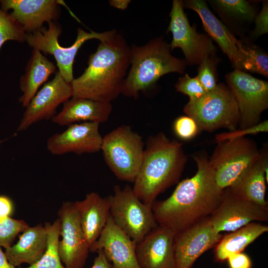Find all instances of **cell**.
Wrapping results in <instances>:
<instances>
[{"label":"cell","instance_id":"obj_1","mask_svg":"<svg viewBox=\"0 0 268 268\" xmlns=\"http://www.w3.org/2000/svg\"><path fill=\"white\" fill-rule=\"evenodd\" d=\"M197 170L180 182L167 199L155 201L152 210L158 226L175 234L210 216L220 204L224 190L220 189L206 154L194 156Z\"/></svg>","mask_w":268,"mask_h":268},{"label":"cell","instance_id":"obj_2","mask_svg":"<svg viewBox=\"0 0 268 268\" xmlns=\"http://www.w3.org/2000/svg\"><path fill=\"white\" fill-rule=\"evenodd\" d=\"M131 60V48L117 31L100 41L84 71L71 82L72 97L111 103L121 94Z\"/></svg>","mask_w":268,"mask_h":268},{"label":"cell","instance_id":"obj_3","mask_svg":"<svg viewBox=\"0 0 268 268\" xmlns=\"http://www.w3.org/2000/svg\"><path fill=\"white\" fill-rule=\"evenodd\" d=\"M133 191L143 203L152 205L157 197L179 180L187 157L182 142L163 133L147 139Z\"/></svg>","mask_w":268,"mask_h":268},{"label":"cell","instance_id":"obj_4","mask_svg":"<svg viewBox=\"0 0 268 268\" xmlns=\"http://www.w3.org/2000/svg\"><path fill=\"white\" fill-rule=\"evenodd\" d=\"M131 67L121 94L136 98L139 93L153 85L163 75L184 73L186 62L174 57L170 45L162 37L153 39L142 46L131 47Z\"/></svg>","mask_w":268,"mask_h":268},{"label":"cell","instance_id":"obj_5","mask_svg":"<svg viewBox=\"0 0 268 268\" xmlns=\"http://www.w3.org/2000/svg\"><path fill=\"white\" fill-rule=\"evenodd\" d=\"M196 122L200 131L213 132L220 128L236 129L240 115L236 100L223 83L206 92L200 98L189 100L183 109Z\"/></svg>","mask_w":268,"mask_h":268},{"label":"cell","instance_id":"obj_6","mask_svg":"<svg viewBox=\"0 0 268 268\" xmlns=\"http://www.w3.org/2000/svg\"><path fill=\"white\" fill-rule=\"evenodd\" d=\"M144 145L138 134L130 126L122 125L103 137L101 150L115 176L133 183L142 163Z\"/></svg>","mask_w":268,"mask_h":268},{"label":"cell","instance_id":"obj_7","mask_svg":"<svg viewBox=\"0 0 268 268\" xmlns=\"http://www.w3.org/2000/svg\"><path fill=\"white\" fill-rule=\"evenodd\" d=\"M48 24V28L42 27L34 32L26 33L25 41L33 49L53 56L58 71L67 82L70 83L74 78L73 75L74 59L84 43L92 39L100 41L105 40L116 32L115 30H112L101 33L92 30L88 32L78 28L74 43L69 47H64L59 42V38L62 31L60 25L55 21H51Z\"/></svg>","mask_w":268,"mask_h":268},{"label":"cell","instance_id":"obj_8","mask_svg":"<svg viewBox=\"0 0 268 268\" xmlns=\"http://www.w3.org/2000/svg\"><path fill=\"white\" fill-rule=\"evenodd\" d=\"M260 154L254 141L246 137L217 143L208 160L218 187L225 190L233 185Z\"/></svg>","mask_w":268,"mask_h":268},{"label":"cell","instance_id":"obj_9","mask_svg":"<svg viewBox=\"0 0 268 268\" xmlns=\"http://www.w3.org/2000/svg\"><path fill=\"white\" fill-rule=\"evenodd\" d=\"M107 199L112 219L136 243L158 226L151 205L142 202L129 185L123 188L119 185L115 186L113 195Z\"/></svg>","mask_w":268,"mask_h":268},{"label":"cell","instance_id":"obj_10","mask_svg":"<svg viewBox=\"0 0 268 268\" xmlns=\"http://www.w3.org/2000/svg\"><path fill=\"white\" fill-rule=\"evenodd\" d=\"M226 80L239 109L240 128L259 124L268 107V82L236 69L226 74Z\"/></svg>","mask_w":268,"mask_h":268},{"label":"cell","instance_id":"obj_11","mask_svg":"<svg viewBox=\"0 0 268 268\" xmlns=\"http://www.w3.org/2000/svg\"><path fill=\"white\" fill-rule=\"evenodd\" d=\"M170 21L167 31L172 34L170 47L172 50H182L186 63L199 65L204 59L215 55L217 50L210 38L198 32L191 26L184 10L183 1L174 0L170 13Z\"/></svg>","mask_w":268,"mask_h":268},{"label":"cell","instance_id":"obj_12","mask_svg":"<svg viewBox=\"0 0 268 268\" xmlns=\"http://www.w3.org/2000/svg\"><path fill=\"white\" fill-rule=\"evenodd\" d=\"M61 221L58 250L66 268H83L89 247L84 236L74 202H64L58 213Z\"/></svg>","mask_w":268,"mask_h":268},{"label":"cell","instance_id":"obj_13","mask_svg":"<svg viewBox=\"0 0 268 268\" xmlns=\"http://www.w3.org/2000/svg\"><path fill=\"white\" fill-rule=\"evenodd\" d=\"M72 96L70 83L58 71L54 78L44 84L32 98L20 120L18 132L27 130L41 121L52 119L58 107Z\"/></svg>","mask_w":268,"mask_h":268},{"label":"cell","instance_id":"obj_14","mask_svg":"<svg viewBox=\"0 0 268 268\" xmlns=\"http://www.w3.org/2000/svg\"><path fill=\"white\" fill-rule=\"evenodd\" d=\"M209 218L218 233L232 232L253 222L268 221V208L240 198L227 188L220 204Z\"/></svg>","mask_w":268,"mask_h":268},{"label":"cell","instance_id":"obj_15","mask_svg":"<svg viewBox=\"0 0 268 268\" xmlns=\"http://www.w3.org/2000/svg\"><path fill=\"white\" fill-rule=\"evenodd\" d=\"M222 237L212 225L209 217L175 235L176 268H191L205 252L217 245Z\"/></svg>","mask_w":268,"mask_h":268},{"label":"cell","instance_id":"obj_16","mask_svg":"<svg viewBox=\"0 0 268 268\" xmlns=\"http://www.w3.org/2000/svg\"><path fill=\"white\" fill-rule=\"evenodd\" d=\"M99 125L95 122L70 125L65 131L54 134L48 139L47 149L54 155L98 152L101 150L103 139L99 132Z\"/></svg>","mask_w":268,"mask_h":268},{"label":"cell","instance_id":"obj_17","mask_svg":"<svg viewBox=\"0 0 268 268\" xmlns=\"http://www.w3.org/2000/svg\"><path fill=\"white\" fill-rule=\"evenodd\" d=\"M175 234L158 226L136 244L140 268H176L174 243Z\"/></svg>","mask_w":268,"mask_h":268},{"label":"cell","instance_id":"obj_18","mask_svg":"<svg viewBox=\"0 0 268 268\" xmlns=\"http://www.w3.org/2000/svg\"><path fill=\"white\" fill-rule=\"evenodd\" d=\"M136 244L110 217L89 251L102 250L112 268H140L136 257Z\"/></svg>","mask_w":268,"mask_h":268},{"label":"cell","instance_id":"obj_19","mask_svg":"<svg viewBox=\"0 0 268 268\" xmlns=\"http://www.w3.org/2000/svg\"><path fill=\"white\" fill-rule=\"evenodd\" d=\"M56 0H1L0 8L7 12L23 27L26 33L34 32L45 22L55 21L59 17V4Z\"/></svg>","mask_w":268,"mask_h":268},{"label":"cell","instance_id":"obj_20","mask_svg":"<svg viewBox=\"0 0 268 268\" xmlns=\"http://www.w3.org/2000/svg\"><path fill=\"white\" fill-rule=\"evenodd\" d=\"M184 7L191 9L199 15L208 36L218 45L236 69L238 62L239 47L241 41L237 39L230 30L219 20L202 0H188L183 2Z\"/></svg>","mask_w":268,"mask_h":268},{"label":"cell","instance_id":"obj_21","mask_svg":"<svg viewBox=\"0 0 268 268\" xmlns=\"http://www.w3.org/2000/svg\"><path fill=\"white\" fill-rule=\"evenodd\" d=\"M112 110L111 103L71 97L64 103L62 110L52 119L60 126L84 123L106 122Z\"/></svg>","mask_w":268,"mask_h":268},{"label":"cell","instance_id":"obj_22","mask_svg":"<svg viewBox=\"0 0 268 268\" xmlns=\"http://www.w3.org/2000/svg\"><path fill=\"white\" fill-rule=\"evenodd\" d=\"M80 224L89 249L96 241L110 217L107 198L91 192L81 201L74 202Z\"/></svg>","mask_w":268,"mask_h":268},{"label":"cell","instance_id":"obj_23","mask_svg":"<svg viewBox=\"0 0 268 268\" xmlns=\"http://www.w3.org/2000/svg\"><path fill=\"white\" fill-rule=\"evenodd\" d=\"M267 150L260 151L256 161L231 187L230 191L236 196L268 208L265 199L266 182H268Z\"/></svg>","mask_w":268,"mask_h":268},{"label":"cell","instance_id":"obj_24","mask_svg":"<svg viewBox=\"0 0 268 268\" xmlns=\"http://www.w3.org/2000/svg\"><path fill=\"white\" fill-rule=\"evenodd\" d=\"M47 239L45 225L29 226L22 232L15 244L5 248L4 253L9 263L15 267H19L23 264L31 266L38 262L44 254Z\"/></svg>","mask_w":268,"mask_h":268},{"label":"cell","instance_id":"obj_25","mask_svg":"<svg viewBox=\"0 0 268 268\" xmlns=\"http://www.w3.org/2000/svg\"><path fill=\"white\" fill-rule=\"evenodd\" d=\"M56 69L53 63L46 58L42 53L33 49L28 61L24 74L20 79V88L22 92L19 102L26 108L40 86Z\"/></svg>","mask_w":268,"mask_h":268},{"label":"cell","instance_id":"obj_26","mask_svg":"<svg viewBox=\"0 0 268 268\" xmlns=\"http://www.w3.org/2000/svg\"><path fill=\"white\" fill-rule=\"evenodd\" d=\"M268 231V226L253 222L222 236L215 249V257L224 261L230 255L242 252L250 244Z\"/></svg>","mask_w":268,"mask_h":268},{"label":"cell","instance_id":"obj_27","mask_svg":"<svg viewBox=\"0 0 268 268\" xmlns=\"http://www.w3.org/2000/svg\"><path fill=\"white\" fill-rule=\"evenodd\" d=\"M239 47L236 69L268 76V56L258 46L243 43Z\"/></svg>","mask_w":268,"mask_h":268},{"label":"cell","instance_id":"obj_28","mask_svg":"<svg viewBox=\"0 0 268 268\" xmlns=\"http://www.w3.org/2000/svg\"><path fill=\"white\" fill-rule=\"evenodd\" d=\"M209 1L218 13L228 20L251 22L257 14L255 6L245 0H213Z\"/></svg>","mask_w":268,"mask_h":268},{"label":"cell","instance_id":"obj_29","mask_svg":"<svg viewBox=\"0 0 268 268\" xmlns=\"http://www.w3.org/2000/svg\"><path fill=\"white\" fill-rule=\"evenodd\" d=\"M47 229L48 239L46 251L40 260L26 268H66L63 266L59 253L58 245L61 232V221L59 218L53 223L45 224Z\"/></svg>","mask_w":268,"mask_h":268},{"label":"cell","instance_id":"obj_30","mask_svg":"<svg viewBox=\"0 0 268 268\" xmlns=\"http://www.w3.org/2000/svg\"><path fill=\"white\" fill-rule=\"evenodd\" d=\"M26 33L21 25L0 7V50L6 41H25Z\"/></svg>","mask_w":268,"mask_h":268},{"label":"cell","instance_id":"obj_31","mask_svg":"<svg viewBox=\"0 0 268 268\" xmlns=\"http://www.w3.org/2000/svg\"><path fill=\"white\" fill-rule=\"evenodd\" d=\"M29 226L25 221L11 217L0 220V246L5 249L11 246L17 235Z\"/></svg>","mask_w":268,"mask_h":268},{"label":"cell","instance_id":"obj_32","mask_svg":"<svg viewBox=\"0 0 268 268\" xmlns=\"http://www.w3.org/2000/svg\"><path fill=\"white\" fill-rule=\"evenodd\" d=\"M218 59L215 55L204 59L198 68L196 76L206 92L214 89L217 85L216 67Z\"/></svg>","mask_w":268,"mask_h":268},{"label":"cell","instance_id":"obj_33","mask_svg":"<svg viewBox=\"0 0 268 268\" xmlns=\"http://www.w3.org/2000/svg\"><path fill=\"white\" fill-rule=\"evenodd\" d=\"M175 88L177 91L188 96L189 100L198 99L206 92L197 76L188 74L179 78Z\"/></svg>","mask_w":268,"mask_h":268},{"label":"cell","instance_id":"obj_34","mask_svg":"<svg viewBox=\"0 0 268 268\" xmlns=\"http://www.w3.org/2000/svg\"><path fill=\"white\" fill-rule=\"evenodd\" d=\"M173 127L176 135L184 140L195 137L200 131L195 121L187 115L177 118L174 122Z\"/></svg>","mask_w":268,"mask_h":268},{"label":"cell","instance_id":"obj_35","mask_svg":"<svg viewBox=\"0 0 268 268\" xmlns=\"http://www.w3.org/2000/svg\"><path fill=\"white\" fill-rule=\"evenodd\" d=\"M268 131V120L260 122L252 127L246 128H239L229 132H224L215 135L214 140L216 143L223 141L245 137L248 134H256L260 133H266Z\"/></svg>","mask_w":268,"mask_h":268},{"label":"cell","instance_id":"obj_36","mask_svg":"<svg viewBox=\"0 0 268 268\" xmlns=\"http://www.w3.org/2000/svg\"><path fill=\"white\" fill-rule=\"evenodd\" d=\"M255 28L252 33L253 38H258L268 32V2L265 1L263 7L254 19Z\"/></svg>","mask_w":268,"mask_h":268},{"label":"cell","instance_id":"obj_37","mask_svg":"<svg viewBox=\"0 0 268 268\" xmlns=\"http://www.w3.org/2000/svg\"><path fill=\"white\" fill-rule=\"evenodd\" d=\"M230 268H251L250 257L242 252L230 255L227 259Z\"/></svg>","mask_w":268,"mask_h":268},{"label":"cell","instance_id":"obj_38","mask_svg":"<svg viewBox=\"0 0 268 268\" xmlns=\"http://www.w3.org/2000/svg\"><path fill=\"white\" fill-rule=\"evenodd\" d=\"M14 210L13 203L8 197L0 195V220L10 217Z\"/></svg>","mask_w":268,"mask_h":268},{"label":"cell","instance_id":"obj_39","mask_svg":"<svg viewBox=\"0 0 268 268\" xmlns=\"http://www.w3.org/2000/svg\"><path fill=\"white\" fill-rule=\"evenodd\" d=\"M98 255L95 257L93 264L91 268H112L110 262L106 258L104 252L99 250Z\"/></svg>","mask_w":268,"mask_h":268},{"label":"cell","instance_id":"obj_40","mask_svg":"<svg viewBox=\"0 0 268 268\" xmlns=\"http://www.w3.org/2000/svg\"><path fill=\"white\" fill-rule=\"evenodd\" d=\"M130 2L131 0H112L109 1L111 6L121 10L126 9Z\"/></svg>","mask_w":268,"mask_h":268},{"label":"cell","instance_id":"obj_41","mask_svg":"<svg viewBox=\"0 0 268 268\" xmlns=\"http://www.w3.org/2000/svg\"><path fill=\"white\" fill-rule=\"evenodd\" d=\"M0 268H15L8 262L5 253L2 251L0 246Z\"/></svg>","mask_w":268,"mask_h":268},{"label":"cell","instance_id":"obj_42","mask_svg":"<svg viewBox=\"0 0 268 268\" xmlns=\"http://www.w3.org/2000/svg\"><path fill=\"white\" fill-rule=\"evenodd\" d=\"M3 142V140L0 139V149L1 148V145H2V144Z\"/></svg>","mask_w":268,"mask_h":268}]
</instances>
